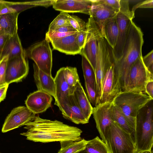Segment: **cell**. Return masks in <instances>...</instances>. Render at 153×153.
Segmentation results:
<instances>
[{
	"instance_id": "ac0fdd59",
	"label": "cell",
	"mask_w": 153,
	"mask_h": 153,
	"mask_svg": "<svg viewBox=\"0 0 153 153\" xmlns=\"http://www.w3.org/2000/svg\"><path fill=\"white\" fill-rule=\"evenodd\" d=\"M92 4L91 0H55L52 6L55 10L61 12L89 15Z\"/></svg>"
},
{
	"instance_id": "d6a6232c",
	"label": "cell",
	"mask_w": 153,
	"mask_h": 153,
	"mask_svg": "<svg viewBox=\"0 0 153 153\" xmlns=\"http://www.w3.org/2000/svg\"><path fill=\"white\" fill-rule=\"evenodd\" d=\"M7 57L2 58L0 62V87L6 84L5 82V74Z\"/></svg>"
},
{
	"instance_id": "9c48e42d",
	"label": "cell",
	"mask_w": 153,
	"mask_h": 153,
	"mask_svg": "<svg viewBox=\"0 0 153 153\" xmlns=\"http://www.w3.org/2000/svg\"><path fill=\"white\" fill-rule=\"evenodd\" d=\"M153 80V74L144 65L142 56L139 57L131 66L125 91H144L147 83Z\"/></svg>"
},
{
	"instance_id": "ba28073f",
	"label": "cell",
	"mask_w": 153,
	"mask_h": 153,
	"mask_svg": "<svg viewBox=\"0 0 153 153\" xmlns=\"http://www.w3.org/2000/svg\"><path fill=\"white\" fill-rule=\"evenodd\" d=\"M25 52L26 57L33 60L40 70L52 76V51L49 42L45 39L32 45Z\"/></svg>"
},
{
	"instance_id": "7bdbcfd3",
	"label": "cell",
	"mask_w": 153,
	"mask_h": 153,
	"mask_svg": "<svg viewBox=\"0 0 153 153\" xmlns=\"http://www.w3.org/2000/svg\"><path fill=\"white\" fill-rule=\"evenodd\" d=\"M10 36L6 35H0V54L5 43Z\"/></svg>"
},
{
	"instance_id": "74e56055",
	"label": "cell",
	"mask_w": 153,
	"mask_h": 153,
	"mask_svg": "<svg viewBox=\"0 0 153 153\" xmlns=\"http://www.w3.org/2000/svg\"><path fill=\"white\" fill-rule=\"evenodd\" d=\"M111 7L114 9L119 11L120 8V0H97Z\"/></svg>"
},
{
	"instance_id": "3957f363",
	"label": "cell",
	"mask_w": 153,
	"mask_h": 153,
	"mask_svg": "<svg viewBox=\"0 0 153 153\" xmlns=\"http://www.w3.org/2000/svg\"><path fill=\"white\" fill-rule=\"evenodd\" d=\"M134 141L135 150L151 151L153 144L152 100L139 111L136 117Z\"/></svg>"
},
{
	"instance_id": "60d3db41",
	"label": "cell",
	"mask_w": 153,
	"mask_h": 153,
	"mask_svg": "<svg viewBox=\"0 0 153 153\" xmlns=\"http://www.w3.org/2000/svg\"><path fill=\"white\" fill-rule=\"evenodd\" d=\"M144 92L149 96L153 99V80H150L146 84Z\"/></svg>"
},
{
	"instance_id": "ee69618b",
	"label": "cell",
	"mask_w": 153,
	"mask_h": 153,
	"mask_svg": "<svg viewBox=\"0 0 153 153\" xmlns=\"http://www.w3.org/2000/svg\"><path fill=\"white\" fill-rule=\"evenodd\" d=\"M141 153H152V150L151 151H145L141 152Z\"/></svg>"
},
{
	"instance_id": "484cf974",
	"label": "cell",
	"mask_w": 153,
	"mask_h": 153,
	"mask_svg": "<svg viewBox=\"0 0 153 153\" xmlns=\"http://www.w3.org/2000/svg\"><path fill=\"white\" fill-rule=\"evenodd\" d=\"M116 16L107 21L104 26L102 33L103 36L112 49L116 44L118 36Z\"/></svg>"
},
{
	"instance_id": "4fadbf2b",
	"label": "cell",
	"mask_w": 153,
	"mask_h": 153,
	"mask_svg": "<svg viewBox=\"0 0 153 153\" xmlns=\"http://www.w3.org/2000/svg\"><path fill=\"white\" fill-rule=\"evenodd\" d=\"M112 102L100 103L93 108L92 114L97 129L102 140L105 143L109 127L113 121L111 115Z\"/></svg>"
},
{
	"instance_id": "30bf717a",
	"label": "cell",
	"mask_w": 153,
	"mask_h": 153,
	"mask_svg": "<svg viewBox=\"0 0 153 153\" xmlns=\"http://www.w3.org/2000/svg\"><path fill=\"white\" fill-rule=\"evenodd\" d=\"M87 24V35L81 55L87 59L95 72L98 42L103 36L99 27L91 17L88 18Z\"/></svg>"
},
{
	"instance_id": "1f68e13d",
	"label": "cell",
	"mask_w": 153,
	"mask_h": 153,
	"mask_svg": "<svg viewBox=\"0 0 153 153\" xmlns=\"http://www.w3.org/2000/svg\"><path fill=\"white\" fill-rule=\"evenodd\" d=\"M68 20L70 25L77 32H81L87 30V22L74 15H69Z\"/></svg>"
},
{
	"instance_id": "f6af8a7d",
	"label": "cell",
	"mask_w": 153,
	"mask_h": 153,
	"mask_svg": "<svg viewBox=\"0 0 153 153\" xmlns=\"http://www.w3.org/2000/svg\"><path fill=\"white\" fill-rule=\"evenodd\" d=\"M76 153H88L85 150L77 152Z\"/></svg>"
},
{
	"instance_id": "4dcf8cb0",
	"label": "cell",
	"mask_w": 153,
	"mask_h": 153,
	"mask_svg": "<svg viewBox=\"0 0 153 153\" xmlns=\"http://www.w3.org/2000/svg\"><path fill=\"white\" fill-rule=\"evenodd\" d=\"M68 13L61 12L50 24L48 31H51L62 26L71 25L68 20Z\"/></svg>"
},
{
	"instance_id": "e0dca14e",
	"label": "cell",
	"mask_w": 153,
	"mask_h": 153,
	"mask_svg": "<svg viewBox=\"0 0 153 153\" xmlns=\"http://www.w3.org/2000/svg\"><path fill=\"white\" fill-rule=\"evenodd\" d=\"M52 100L50 94L37 90L28 96L25 104L26 107L36 114L45 111L51 106Z\"/></svg>"
},
{
	"instance_id": "8fae6325",
	"label": "cell",
	"mask_w": 153,
	"mask_h": 153,
	"mask_svg": "<svg viewBox=\"0 0 153 153\" xmlns=\"http://www.w3.org/2000/svg\"><path fill=\"white\" fill-rule=\"evenodd\" d=\"M109 47V45L103 37L99 40L94 72L97 94L96 106L98 104L101 96L102 86L106 69Z\"/></svg>"
},
{
	"instance_id": "d4e9b609",
	"label": "cell",
	"mask_w": 153,
	"mask_h": 153,
	"mask_svg": "<svg viewBox=\"0 0 153 153\" xmlns=\"http://www.w3.org/2000/svg\"><path fill=\"white\" fill-rule=\"evenodd\" d=\"M73 95L80 109L87 119L89 121L92 114L93 107L80 82H78L75 86Z\"/></svg>"
},
{
	"instance_id": "7402d4cb",
	"label": "cell",
	"mask_w": 153,
	"mask_h": 153,
	"mask_svg": "<svg viewBox=\"0 0 153 153\" xmlns=\"http://www.w3.org/2000/svg\"><path fill=\"white\" fill-rule=\"evenodd\" d=\"M22 56H25V50L22 47L18 33L10 36L0 53L1 60L5 57L10 59Z\"/></svg>"
},
{
	"instance_id": "7a4b0ae2",
	"label": "cell",
	"mask_w": 153,
	"mask_h": 153,
	"mask_svg": "<svg viewBox=\"0 0 153 153\" xmlns=\"http://www.w3.org/2000/svg\"><path fill=\"white\" fill-rule=\"evenodd\" d=\"M143 35L141 29L132 21L123 47L122 56L120 60H115L122 92L125 90L131 66L139 57L142 56Z\"/></svg>"
},
{
	"instance_id": "603a6c76",
	"label": "cell",
	"mask_w": 153,
	"mask_h": 153,
	"mask_svg": "<svg viewBox=\"0 0 153 153\" xmlns=\"http://www.w3.org/2000/svg\"><path fill=\"white\" fill-rule=\"evenodd\" d=\"M111 115L113 120L131 134L134 139L136 117L126 116L113 103L111 109Z\"/></svg>"
},
{
	"instance_id": "cb8c5ba5",
	"label": "cell",
	"mask_w": 153,
	"mask_h": 153,
	"mask_svg": "<svg viewBox=\"0 0 153 153\" xmlns=\"http://www.w3.org/2000/svg\"><path fill=\"white\" fill-rule=\"evenodd\" d=\"M19 13L0 15V35L11 36L17 33Z\"/></svg>"
},
{
	"instance_id": "52a82bcc",
	"label": "cell",
	"mask_w": 153,
	"mask_h": 153,
	"mask_svg": "<svg viewBox=\"0 0 153 153\" xmlns=\"http://www.w3.org/2000/svg\"><path fill=\"white\" fill-rule=\"evenodd\" d=\"M112 49L109 46L106 69L102 82L101 96L98 104L112 102L122 92L115 65V59Z\"/></svg>"
},
{
	"instance_id": "8992f818",
	"label": "cell",
	"mask_w": 153,
	"mask_h": 153,
	"mask_svg": "<svg viewBox=\"0 0 153 153\" xmlns=\"http://www.w3.org/2000/svg\"><path fill=\"white\" fill-rule=\"evenodd\" d=\"M120 8L116 16L118 28V36L115 46L112 49V53L115 60L121 58L123 48L128 37L130 26L134 13L129 9L128 0H120Z\"/></svg>"
},
{
	"instance_id": "f35d334b",
	"label": "cell",
	"mask_w": 153,
	"mask_h": 153,
	"mask_svg": "<svg viewBox=\"0 0 153 153\" xmlns=\"http://www.w3.org/2000/svg\"><path fill=\"white\" fill-rule=\"evenodd\" d=\"M87 35V31L79 32L76 37L77 43L80 48H83L86 40Z\"/></svg>"
},
{
	"instance_id": "ab89813d",
	"label": "cell",
	"mask_w": 153,
	"mask_h": 153,
	"mask_svg": "<svg viewBox=\"0 0 153 153\" xmlns=\"http://www.w3.org/2000/svg\"><path fill=\"white\" fill-rule=\"evenodd\" d=\"M48 31L61 33L77 32L71 25L63 26L60 27L53 30L50 31Z\"/></svg>"
},
{
	"instance_id": "7c38bea8",
	"label": "cell",
	"mask_w": 153,
	"mask_h": 153,
	"mask_svg": "<svg viewBox=\"0 0 153 153\" xmlns=\"http://www.w3.org/2000/svg\"><path fill=\"white\" fill-rule=\"evenodd\" d=\"M29 67L25 56L8 59L5 74V82L8 84L21 81L28 74Z\"/></svg>"
},
{
	"instance_id": "836d02e7",
	"label": "cell",
	"mask_w": 153,
	"mask_h": 153,
	"mask_svg": "<svg viewBox=\"0 0 153 153\" xmlns=\"http://www.w3.org/2000/svg\"><path fill=\"white\" fill-rule=\"evenodd\" d=\"M153 50L142 57L143 63L149 71L153 74Z\"/></svg>"
},
{
	"instance_id": "2e32d148",
	"label": "cell",
	"mask_w": 153,
	"mask_h": 153,
	"mask_svg": "<svg viewBox=\"0 0 153 153\" xmlns=\"http://www.w3.org/2000/svg\"><path fill=\"white\" fill-rule=\"evenodd\" d=\"M91 1L89 15L99 27L102 34L103 28L106 22L115 16L119 11L97 0H91Z\"/></svg>"
},
{
	"instance_id": "f1b7e54d",
	"label": "cell",
	"mask_w": 153,
	"mask_h": 153,
	"mask_svg": "<svg viewBox=\"0 0 153 153\" xmlns=\"http://www.w3.org/2000/svg\"><path fill=\"white\" fill-rule=\"evenodd\" d=\"M82 57V67L85 82L88 83L90 86L96 90V82L94 71L91 65L83 55Z\"/></svg>"
},
{
	"instance_id": "6da1fadb",
	"label": "cell",
	"mask_w": 153,
	"mask_h": 153,
	"mask_svg": "<svg viewBox=\"0 0 153 153\" xmlns=\"http://www.w3.org/2000/svg\"><path fill=\"white\" fill-rule=\"evenodd\" d=\"M24 127L26 132L20 134L27 140L34 142L47 143L67 141H78L82 139V131L60 121L50 120L36 116Z\"/></svg>"
},
{
	"instance_id": "5bb4252c",
	"label": "cell",
	"mask_w": 153,
	"mask_h": 153,
	"mask_svg": "<svg viewBox=\"0 0 153 153\" xmlns=\"http://www.w3.org/2000/svg\"><path fill=\"white\" fill-rule=\"evenodd\" d=\"M35 114L26 107L19 106L13 108L6 117L1 131L5 133L20 127L31 121Z\"/></svg>"
},
{
	"instance_id": "d6986e66",
	"label": "cell",
	"mask_w": 153,
	"mask_h": 153,
	"mask_svg": "<svg viewBox=\"0 0 153 153\" xmlns=\"http://www.w3.org/2000/svg\"><path fill=\"white\" fill-rule=\"evenodd\" d=\"M79 33L53 40L51 42L53 49L67 55H81L82 49L76 42V37Z\"/></svg>"
},
{
	"instance_id": "8d00e7d4",
	"label": "cell",
	"mask_w": 153,
	"mask_h": 153,
	"mask_svg": "<svg viewBox=\"0 0 153 153\" xmlns=\"http://www.w3.org/2000/svg\"><path fill=\"white\" fill-rule=\"evenodd\" d=\"M153 0H146L138 3L134 6L131 10V12L134 13L135 10L138 8H152Z\"/></svg>"
},
{
	"instance_id": "b9f144b4",
	"label": "cell",
	"mask_w": 153,
	"mask_h": 153,
	"mask_svg": "<svg viewBox=\"0 0 153 153\" xmlns=\"http://www.w3.org/2000/svg\"><path fill=\"white\" fill-rule=\"evenodd\" d=\"M8 84H6L0 87V103L5 98Z\"/></svg>"
},
{
	"instance_id": "ffe728a7",
	"label": "cell",
	"mask_w": 153,
	"mask_h": 153,
	"mask_svg": "<svg viewBox=\"0 0 153 153\" xmlns=\"http://www.w3.org/2000/svg\"><path fill=\"white\" fill-rule=\"evenodd\" d=\"M63 117L77 124H85L88 120L78 105L73 95L69 97L68 104L59 109Z\"/></svg>"
},
{
	"instance_id": "5b68a950",
	"label": "cell",
	"mask_w": 153,
	"mask_h": 153,
	"mask_svg": "<svg viewBox=\"0 0 153 153\" xmlns=\"http://www.w3.org/2000/svg\"><path fill=\"white\" fill-rule=\"evenodd\" d=\"M153 100L143 92L124 91L119 94L112 102L126 116L136 117L140 110Z\"/></svg>"
},
{
	"instance_id": "d590c367",
	"label": "cell",
	"mask_w": 153,
	"mask_h": 153,
	"mask_svg": "<svg viewBox=\"0 0 153 153\" xmlns=\"http://www.w3.org/2000/svg\"><path fill=\"white\" fill-rule=\"evenodd\" d=\"M17 12V10L12 5L11 2L0 3V15Z\"/></svg>"
},
{
	"instance_id": "e575fe53",
	"label": "cell",
	"mask_w": 153,
	"mask_h": 153,
	"mask_svg": "<svg viewBox=\"0 0 153 153\" xmlns=\"http://www.w3.org/2000/svg\"><path fill=\"white\" fill-rule=\"evenodd\" d=\"M85 87L89 101L95 106L96 105L97 94L96 90L91 87L87 82H85Z\"/></svg>"
},
{
	"instance_id": "277c9868",
	"label": "cell",
	"mask_w": 153,
	"mask_h": 153,
	"mask_svg": "<svg viewBox=\"0 0 153 153\" xmlns=\"http://www.w3.org/2000/svg\"><path fill=\"white\" fill-rule=\"evenodd\" d=\"M105 143L109 153H132L135 150L131 135L114 121L108 128Z\"/></svg>"
},
{
	"instance_id": "4316f807",
	"label": "cell",
	"mask_w": 153,
	"mask_h": 153,
	"mask_svg": "<svg viewBox=\"0 0 153 153\" xmlns=\"http://www.w3.org/2000/svg\"><path fill=\"white\" fill-rule=\"evenodd\" d=\"M61 148L58 153H76L85 150L88 141L82 139L78 141L60 142Z\"/></svg>"
},
{
	"instance_id": "44dd1931",
	"label": "cell",
	"mask_w": 153,
	"mask_h": 153,
	"mask_svg": "<svg viewBox=\"0 0 153 153\" xmlns=\"http://www.w3.org/2000/svg\"><path fill=\"white\" fill-rule=\"evenodd\" d=\"M33 76L38 90L48 94L55 98V86L54 79L40 70L33 64Z\"/></svg>"
},
{
	"instance_id": "f546056e",
	"label": "cell",
	"mask_w": 153,
	"mask_h": 153,
	"mask_svg": "<svg viewBox=\"0 0 153 153\" xmlns=\"http://www.w3.org/2000/svg\"><path fill=\"white\" fill-rule=\"evenodd\" d=\"M63 74L66 82L70 86L74 87L80 82L77 69L75 67H64Z\"/></svg>"
},
{
	"instance_id": "9a60e30c",
	"label": "cell",
	"mask_w": 153,
	"mask_h": 153,
	"mask_svg": "<svg viewBox=\"0 0 153 153\" xmlns=\"http://www.w3.org/2000/svg\"><path fill=\"white\" fill-rule=\"evenodd\" d=\"M64 67L57 72L54 79L55 86V97L54 104L60 109L68 103L70 96L73 94L75 87L69 86L64 76Z\"/></svg>"
},
{
	"instance_id": "7dc6e473",
	"label": "cell",
	"mask_w": 153,
	"mask_h": 153,
	"mask_svg": "<svg viewBox=\"0 0 153 153\" xmlns=\"http://www.w3.org/2000/svg\"><path fill=\"white\" fill-rule=\"evenodd\" d=\"M1 61V58H0V62Z\"/></svg>"
},
{
	"instance_id": "bcb514c9",
	"label": "cell",
	"mask_w": 153,
	"mask_h": 153,
	"mask_svg": "<svg viewBox=\"0 0 153 153\" xmlns=\"http://www.w3.org/2000/svg\"><path fill=\"white\" fill-rule=\"evenodd\" d=\"M141 152L138 151H137L136 150H135L132 153H141Z\"/></svg>"
},
{
	"instance_id": "83f0119b",
	"label": "cell",
	"mask_w": 153,
	"mask_h": 153,
	"mask_svg": "<svg viewBox=\"0 0 153 153\" xmlns=\"http://www.w3.org/2000/svg\"><path fill=\"white\" fill-rule=\"evenodd\" d=\"M85 150L88 153H109L106 143L98 136L88 141Z\"/></svg>"
}]
</instances>
